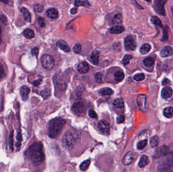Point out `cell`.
Wrapping results in <instances>:
<instances>
[{
    "label": "cell",
    "instance_id": "13",
    "mask_svg": "<svg viewBox=\"0 0 173 172\" xmlns=\"http://www.w3.org/2000/svg\"><path fill=\"white\" fill-rule=\"evenodd\" d=\"M99 129L100 130L101 132L104 133H107L109 132V125L106 121L105 120H100L98 123Z\"/></svg>",
    "mask_w": 173,
    "mask_h": 172
},
{
    "label": "cell",
    "instance_id": "41",
    "mask_svg": "<svg viewBox=\"0 0 173 172\" xmlns=\"http://www.w3.org/2000/svg\"><path fill=\"white\" fill-rule=\"evenodd\" d=\"M95 79L97 81V82L99 83H102V78H103V74L101 73L98 72L96 73L95 75Z\"/></svg>",
    "mask_w": 173,
    "mask_h": 172
},
{
    "label": "cell",
    "instance_id": "3",
    "mask_svg": "<svg viewBox=\"0 0 173 172\" xmlns=\"http://www.w3.org/2000/svg\"><path fill=\"white\" fill-rule=\"evenodd\" d=\"M158 172H173V152H168L162 158L158 165Z\"/></svg>",
    "mask_w": 173,
    "mask_h": 172
},
{
    "label": "cell",
    "instance_id": "53",
    "mask_svg": "<svg viewBox=\"0 0 173 172\" xmlns=\"http://www.w3.org/2000/svg\"><path fill=\"white\" fill-rule=\"evenodd\" d=\"M77 12H78V9L76 8H72L70 10V13L72 14H76Z\"/></svg>",
    "mask_w": 173,
    "mask_h": 172
},
{
    "label": "cell",
    "instance_id": "19",
    "mask_svg": "<svg viewBox=\"0 0 173 172\" xmlns=\"http://www.w3.org/2000/svg\"><path fill=\"white\" fill-rule=\"evenodd\" d=\"M125 30V28L123 27L120 25H116L111 27L110 29V33L112 34H120L123 33Z\"/></svg>",
    "mask_w": 173,
    "mask_h": 172
},
{
    "label": "cell",
    "instance_id": "10",
    "mask_svg": "<svg viewBox=\"0 0 173 172\" xmlns=\"http://www.w3.org/2000/svg\"><path fill=\"white\" fill-rule=\"evenodd\" d=\"M72 110L75 114H81L85 112V107L82 102H76L73 104L72 107Z\"/></svg>",
    "mask_w": 173,
    "mask_h": 172
},
{
    "label": "cell",
    "instance_id": "17",
    "mask_svg": "<svg viewBox=\"0 0 173 172\" xmlns=\"http://www.w3.org/2000/svg\"><path fill=\"white\" fill-rule=\"evenodd\" d=\"M78 70L81 74L88 73L89 70L88 64L86 62H82L79 64L78 67Z\"/></svg>",
    "mask_w": 173,
    "mask_h": 172
},
{
    "label": "cell",
    "instance_id": "33",
    "mask_svg": "<svg viewBox=\"0 0 173 172\" xmlns=\"http://www.w3.org/2000/svg\"><path fill=\"white\" fill-rule=\"evenodd\" d=\"M100 93L102 95H111L114 93V91L112 90V89L110 88H104L100 90Z\"/></svg>",
    "mask_w": 173,
    "mask_h": 172
},
{
    "label": "cell",
    "instance_id": "50",
    "mask_svg": "<svg viewBox=\"0 0 173 172\" xmlns=\"http://www.w3.org/2000/svg\"><path fill=\"white\" fill-rule=\"evenodd\" d=\"M0 21H1L2 23L5 24V25L7 23V20L6 18L4 15H2L0 16Z\"/></svg>",
    "mask_w": 173,
    "mask_h": 172
},
{
    "label": "cell",
    "instance_id": "11",
    "mask_svg": "<svg viewBox=\"0 0 173 172\" xmlns=\"http://www.w3.org/2000/svg\"><path fill=\"white\" fill-rule=\"evenodd\" d=\"M135 158V154L133 152H129L123 159V163L125 165H129L132 163Z\"/></svg>",
    "mask_w": 173,
    "mask_h": 172
},
{
    "label": "cell",
    "instance_id": "7",
    "mask_svg": "<svg viewBox=\"0 0 173 172\" xmlns=\"http://www.w3.org/2000/svg\"><path fill=\"white\" fill-rule=\"evenodd\" d=\"M125 48L127 51H134L137 47L136 40L133 36H129L126 37L124 42Z\"/></svg>",
    "mask_w": 173,
    "mask_h": 172
},
{
    "label": "cell",
    "instance_id": "2",
    "mask_svg": "<svg viewBox=\"0 0 173 172\" xmlns=\"http://www.w3.org/2000/svg\"><path fill=\"white\" fill-rule=\"evenodd\" d=\"M66 123V121L61 118H56L52 120L49 124V136L51 138H56L61 133Z\"/></svg>",
    "mask_w": 173,
    "mask_h": 172
},
{
    "label": "cell",
    "instance_id": "4",
    "mask_svg": "<svg viewBox=\"0 0 173 172\" xmlns=\"http://www.w3.org/2000/svg\"><path fill=\"white\" fill-rule=\"evenodd\" d=\"M75 137L72 132H67L64 135L62 139L63 145L66 148L70 149L72 147L75 143Z\"/></svg>",
    "mask_w": 173,
    "mask_h": 172
},
{
    "label": "cell",
    "instance_id": "44",
    "mask_svg": "<svg viewBox=\"0 0 173 172\" xmlns=\"http://www.w3.org/2000/svg\"><path fill=\"white\" fill-rule=\"evenodd\" d=\"M162 32H163V37H162V39H161V40L162 41H164V40H168V36L167 28H164Z\"/></svg>",
    "mask_w": 173,
    "mask_h": 172
},
{
    "label": "cell",
    "instance_id": "54",
    "mask_svg": "<svg viewBox=\"0 0 173 172\" xmlns=\"http://www.w3.org/2000/svg\"><path fill=\"white\" fill-rule=\"evenodd\" d=\"M1 27H0V44L1 43V42H2V39H1Z\"/></svg>",
    "mask_w": 173,
    "mask_h": 172
},
{
    "label": "cell",
    "instance_id": "37",
    "mask_svg": "<svg viewBox=\"0 0 173 172\" xmlns=\"http://www.w3.org/2000/svg\"><path fill=\"white\" fill-rule=\"evenodd\" d=\"M145 79V75L144 73H139L134 75V79L137 81H141Z\"/></svg>",
    "mask_w": 173,
    "mask_h": 172
},
{
    "label": "cell",
    "instance_id": "31",
    "mask_svg": "<svg viewBox=\"0 0 173 172\" xmlns=\"http://www.w3.org/2000/svg\"><path fill=\"white\" fill-rule=\"evenodd\" d=\"M9 146L11 150H14V131L10 133L9 137Z\"/></svg>",
    "mask_w": 173,
    "mask_h": 172
},
{
    "label": "cell",
    "instance_id": "55",
    "mask_svg": "<svg viewBox=\"0 0 173 172\" xmlns=\"http://www.w3.org/2000/svg\"><path fill=\"white\" fill-rule=\"evenodd\" d=\"M171 14H172V15H173V6H172L171 7Z\"/></svg>",
    "mask_w": 173,
    "mask_h": 172
},
{
    "label": "cell",
    "instance_id": "42",
    "mask_svg": "<svg viewBox=\"0 0 173 172\" xmlns=\"http://www.w3.org/2000/svg\"><path fill=\"white\" fill-rule=\"evenodd\" d=\"M81 51L82 46L80 44H76L73 47V51L76 54H80Z\"/></svg>",
    "mask_w": 173,
    "mask_h": 172
},
{
    "label": "cell",
    "instance_id": "12",
    "mask_svg": "<svg viewBox=\"0 0 173 172\" xmlns=\"http://www.w3.org/2000/svg\"><path fill=\"white\" fill-rule=\"evenodd\" d=\"M173 55V48L167 46L164 47L160 52V56L162 58L168 57V56H172Z\"/></svg>",
    "mask_w": 173,
    "mask_h": 172
},
{
    "label": "cell",
    "instance_id": "32",
    "mask_svg": "<svg viewBox=\"0 0 173 172\" xmlns=\"http://www.w3.org/2000/svg\"><path fill=\"white\" fill-rule=\"evenodd\" d=\"M159 139L157 136L152 137L150 141L151 147L153 148L157 147L159 144Z\"/></svg>",
    "mask_w": 173,
    "mask_h": 172
},
{
    "label": "cell",
    "instance_id": "22",
    "mask_svg": "<svg viewBox=\"0 0 173 172\" xmlns=\"http://www.w3.org/2000/svg\"><path fill=\"white\" fill-rule=\"evenodd\" d=\"M163 114L167 118H172L173 117V108L172 107H167L164 109Z\"/></svg>",
    "mask_w": 173,
    "mask_h": 172
},
{
    "label": "cell",
    "instance_id": "51",
    "mask_svg": "<svg viewBox=\"0 0 173 172\" xmlns=\"http://www.w3.org/2000/svg\"><path fill=\"white\" fill-rule=\"evenodd\" d=\"M171 84V81H170V80H168V78H165V79L163 80V81H162V84L163 85H170Z\"/></svg>",
    "mask_w": 173,
    "mask_h": 172
},
{
    "label": "cell",
    "instance_id": "8",
    "mask_svg": "<svg viewBox=\"0 0 173 172\" xmlns=\"http://www.w3.org/2000/svg\"><path fill=\"white\" fill-rule=\"evenodd\" d=\"M146 97L144 95H139L137 98V104L140 110L145 112Z\"/></svg>",
    "mask_w": 173,
    "mask_h": 172
},
{
    "label": "cell",
    "instance_id": "16",
    "mask_svg": "<svg viewBox=\"0 0 173 172\" xmlns=\"http://www.w3.org/2000/svg\"><path fill=\"white\" fill-rule=\"evenodd\" d=\"M172 95H173V90L171 87H164L162 90L161 96L163 99H167L171 98L172 96Z\"/></svg>",
    "mask_w": 173,
    "mask_h": 172
},
{
    "label": "cell",
    "instance_id": "49",
    "mask_svg": "<svg viewBox=\"0 0 173 172\" xmlns=\"http://www.w3.org/2000/svg\"><path fill=\"white\" fill-rule=\"evenodd\" d=\"M31 52V54L37 57L38 55V53H39V48L37 47H35L34 48H32Z\"/></svg>",
    "mask_w": 173,
    "mask_h": 172
},
{
    "label": "cell",
    "instance_id": "18",
    "mask_svg": "<svg viewBox=\"0 0 173 172\" xmlns=\"http://www.w3.org/2000/svg\"><path fill=\"white\" fill-rule=\"evenodd\" d=\"M46 14H47V16L49 18L52 19L57 18L58 16V12L57 10L53 8L49 9L47 10Z\"/></svg>",
    "mask_w": 173,
    "mask_h": 172
},
{
    "label": "cell",
    "instance_id": "6",
    "mask_svg": "<svg viewBox=\"0 0 173 172\" xmlns=\"http://www.w3.org/2000/svg\"><path fill=\"white\" fill-rule=\"evenodd\" d=\"M165 0H155L153 2V8L156 13L161 16L165 15V10L164 6L167 3Z\"/></svg>",
    "mask_w": 173,
    "mask_h": 172
},
{
    "label": "cell",
    "instance_id": "34",
    "mask_svg": "<svg viewBox=\"0 0 173 172\" xmlns=\"http://www.w3.org/2000/svg\"><path fill=\"white\" fill-rule=\"evenodd\" d=\"M90 163L91 161L90 160H87L81 163V164H80V169H81L82 170H86L90 166Z\"/></svg>",
    "mask_w": 173,
    "mask_h": 172
},
{
    "label": "cell",
    "instance_id": "36",
    "mask_svg": "<svg viewBox=\"0 0 173 172\" xmlns=\"http://www.w3.org/2000/svg\"><path fill=\"white\" fill-rule=\"evenodd\" d=\"M75 6L79 7L83 6L87 7L90 6L89 2L87 1H76L75 2Z\"/></svg>",
    "mask_w": 173,
    "mask_h": 172
},
{
    "label": "cell",
    "instance_id": "39",
    "mask_svg": "<svg viewBox=\"0 0 173 172\" xmlns=\"http://www.w3.org/2000/svg\"><path fill=\"white\" fill-rule=\"evenodd\" d=\"M40 95L45 99H47V98H48L49 96H50V91L48 89H45L42 90L40 92Z\"/></svg>",
    "mask_w": 173,
    "mask_h": 172
},
{
    "label": "cell",
    "instance_id": "9",
    "mask_svg": "<svg viewBox=\"0 0 173 172\" xmlns=\"http://www.w3.org/2000/svg\"><path fill=\"white\" fill-rule=\"evenodd\" d=\"M168 150L169 149L167 146H161L156 150V152L154 155V158H158L162 157H164L168 154Z\"/></svg>",
    "mask_w": 173,
    "mask_h": 172
},
{
    "label": "cell",
    "instance_id": "35",
    "mask_svg": "<svg viewBox=\"0 0 173 172\" xmlns=\"http://www.w3.org/2000/svg\"><path fill=\"white\" fill-rule=\"evenodd\" d=\"M148 143V140L146 139L143 140L142 141H140L138 143L137 145V147L139 150H142L145 148V146L147 145Z\"/></svg>",
    "mask_w": 173,
    "mask_h": 172
},
{
    "label": "cell",
    "instance_id": "15",
    "mask_svg": "<svg viewBox=\"0 0 173 172\" xmlns=\"http://www.w3.org/2000/svg\"><path fill=\"white\" fill-rule=\"evenodd\" d=\"M56 45L57 47H58L59 48H60L61 50H62L63 51H64L66 53H68L70 51V47L64 40H58L56 43Z\"/></svg>",
    "mask_w": 173,
    "mask_h": 172
},
{
    "label": "cell",
    "instance_id": "26",
    "mask_svg": "<svg viewBox=\"0 0 173 172\" xmlns=\"http://www.w3.org/2000/svg\"><path fill=\"white\" fill-rule=\"evenodd\" d=\"M114 79H115V80L117 81H121L124 78L125 74L123 72L119 70V71L115 72L114 74Z\"/></svg>",
    "mask_w": 173,
    "mask_h": 172
},
{
    "label": "cell",
    "instance_id": "21",
    "mask_svg": "<svg viewBox=\"0 0 173 172\" xmlns=\"http://www.w3.org/2000/svg\"><path fill=\"white\" fill-rule=\"evenodd\" d=\"M123 21V17L121 14L120 13L115 14L112 19V23L114 24H120Z\"/></svg>",
    "mask_w": 173,
    "mask_h": 172
},
{
    "label": "cell",
    "instance_id": "43",
    "mask_svg": "<svg viewBox=\"0 0 173 172\" xmlns=\"http://www.w3.org/2000/svg\"><path fill=\"white\" fill-rule=\"evenodd\" d=\"M43 10H44V7L40 4H37L35 5L34 7V11H36V12H42L43 11Z\"/></svg>",
    "mask_w": 173,
    "mask_h": 172
},
{
    "label": "cell",
    "instance_id": "25",
    "mask_svg": "<svg viewBox=\"0 0 173 172\" xmlns=\"http://www.w3.org/2000/svg\"><path fill=\"white\" fill-rule=\"evenodd\" d=\"M91 59L94 65H97L99 62V53L97 51H94L91 55Z\"/></svg>",
    "mask_w": 173,
    "mask_h": 172
},
{
    "label": "cell",
    "instance_id": "29",
    "mask_svg": "<svg viewBox=\"0 0 173 172\" xmlns=\"http://www.w3.org/2000/svg\"><path fill=\"white\" fill-rule=\"evenodd\" d=\"M154 63H155V61H154V59H153L152 58L148 57L144 59V64L146 67H151L153 65Z\"/></svg>",
    "mask_w": 173,
    "mask_h": 172
},
{
    "label": "cell",
    "instance_id": "14",
    "mask_svg": "<svg viewBox=\"0 0 173 172\" xmlns=\"http://www.w3.org/2000/svg\"><path fill=\"white\" fill-rule=\"evenodd\" d=\"M30 92L29 87L26 85H24L20 89V94L23 101H26L28 99V95Z\"/></svg>",
    "mask_w": 173,
    "mask_h": 172
},
{
    "label": "cell",
    "instance_id": "46",
    "mask_svg": "<svg viewBox=\"0 0 173 172\" xmlns=\"http://www.w3.org/2000/svg\"><path fill=\"white\" fill-rule=\"evenodd\" d=\"M89 116L90 117L92 118H97V114L93 110H90L89 111Z\"/></svg>",
    "mask_w": 173,
    "mask_h": 172
},
{
    "label": "cell",
    "instance_id": "28",
    "mask_svg": "<svg viewBox=\"0 0 173 172\" xmlns=\"http://www.w3.org/2000/svg\"><path fill=\"white\" fill-rule=\"evenodd\" d=\"M113 105L117 108L122 109L123 107V100L120 98L115 99L113 102Z\"/></svg>",
    "mask_w": 173,
    "mask_h": 172
},
{
    "label": "cell",
    "instance_id": "23",
    "mask_svg": "<svg viewBox=\"0 0 173 172\" xmlns=\"http://www.w3.org/2000/svg\"><path fill=\"white\" fill-rule=\"evenodd\" d=\"M151 45L149 44H143L141 47L140 52L141 54L142 55H145L148 54L149 52L151 50Z\"/></svg>",
    "mask_w": 173,
    "mask_h": 172
},
{
    "label": "cell",
    "instance_id": "52",
    "mask_svg": "<svg viewBox=\"0 0 173 172\" xmlns=\"http://www.w3.org/2000/svg\"><path fill=\"white\" fill-rule=\"evenodd\" d=\"M41 81H42L41 79L37 80H35L34 82H33V84H34L35 86H39V85L40 84Z\"/></svg>",
    "mask_w": 173,
    "mask_h": 172
},
{
    "label": "cell",
    "instance_id": "40",
    "mask_svg": "<svg viewBox=\"0 0 173 172\" xmlns=\"http://www.w3.org/2000/svg\"><path fill=\"white\" fill-rule=\"evenodd\" d=\"M16 138H17V147H18L17 148H19L21 147V143L22 141V135H21V133L20 131L18 132Z\"/></svg>",
    "mask_w": 173,
    "mask_h": 172
},
{
    "label": "cell",
    "instance_id": "47",
    "mask_svg": "<svg viewBox=\"0 0 173 172\" xmlns=\"http://www.w3.org/2000/svg\"><path fill=\"white\" fill-rule=\"evenodd\" d=\"M5 75V71L2 64L0 63V79H2Z\"/></svg>",
    "mask_w": 173,
    "mask_h": 172
},
{
    "label": "cell",
    "instance_id": "27",
    "mask_svg": "<svg viewBox=\"0 0 173 172\" xmlns=\"http://www.w3.org/2000/svg\"><path fill=\"white\" fill-rule=\"evenodd\" d=\"M151 21L155 25H156L161 28H162V22H161V20L157 16H153L151 17Z\"/></svg>",
    "mask_w": 173,
    "mask_h": 172
},
{
    "label": "cell",
    "instance_id": "20",
    "mask_svg": "<svg viewBox=\"0 0 173 172\" xmlns=\"http://www.w3.org/2000/svg\"><path fill=\"white\" fill-rule=\"evenodd\" d=\"M21 11L22 13V15L24 16V20L27 22H30V21H31V14L30 13V12L27 10V9L24 7H22L21 9Z\"/></svg>",
    "mask_w": 173,
    "mask_h": 172
},
{
    "label": "cell",
    "instance_id": "45",
    "mask_svg": "<svg viewBox=\"0 0 173 172\" xmlns=\"http://www.w3.org/2000/svg\"><path fill=\"white\" fill-rule=\"evenodd\" d=\"M37 22L40 27H45V23L44 22V19L42 17H39L37 19Z\"/></svg>",
    "mask_w": 173,
    "mask_h": 172
},
{
    "label": "cell",
    "instance_id": "5",
    "mask_svg": "<svg viewBox=\"0 0 173 172\" xmlns=\"http://www.w3.org/2000/svg\"><path fill=\"white\" fill-rule=\"evenodd\" d=\"M41 63L43 67L46 70H52L54 65V62L53 58L49 55H44L42 57Z\"/></svg>",
    "mask_w": 173,
    "mask_h": 172
},
{
    "label": "cell",
    "instance_id": "38",
    "mask_svg": "<svg viewBox=\"0 0 173 172\" xmlns=\"http://www.w3.org/2000/svg\"><path fill=\"white\" fill-rule=\"evenodd\" d=\"M132 56L131 55H125L123 60V64L124 65H127L129 64L130 63V61L132 59Z\"/></svg>",
    "mask_w": 173,
    "mask_h": 172
},
{
    "label": "cell",
    "instance_id": "24",
    "mask_svg": "<svg viewBox=\"0 0 173 172\" xmlns=\"http://www.w3.org/2000/svg\"><path fill=\"white\" fill-rule=\"evenodd\" d=\"M149 163V159L146 155H144L141 157L139 162V166L140 167H143Z\"/></svg>",
    "mask_w": 173,
    "mask_h": 172
},
{
    "label": "cell",
    "instance_id": "1",
    "mask_svg": "<svg viewBox=\"0 0 173 172\" xmlns=\"http://www.w3.org/2000/svg\"><path fill=\"white\" fill-rule=\"evenodd\" d=\"M25 155L31 160L33 164L38 165L45 160L43 146L40 143H34L30 146L25 152Z\"/></svg>",
    "mask_w": 173,
    "mask_h": 172
},
{
    "label": "cell",
    "instance_id": "48",
    "mask_svg": "<svg viewBox=\"0 0 173 172\" xmlns=\"http://www.w3.org/2000/svg\"><path fill=\"white\" fill-rule=\"evenodd\" d=\"M125 121V117L123 115H120L117 119V124H120Z\"/></svg>",
    "mask_w": 173,
    "mask_h": 172
},
{
    "label": "cell",
    "instance_id": "30",
    "mask_svg": "<svg viewBox=\"0 0 173 172\" xmlns=\"http://www.w3.org/2000/svg\"><path fill=\"white\" fill-rule=\"evenodd\" d=\"M24 34L25 37L28 39H32L34 36V31H33V30L29 29V28L26 29L24 31Z\"/></svg>",
    "mask_w": 173,
    "mask_h": 172
}]
</instances>
